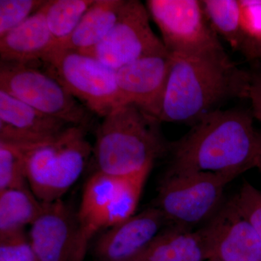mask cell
Instances as JSON below:
<instances>
[{"label":"cell","mask_w":261,"mask_h":261,"mask_svg":"<svg viewBox=\"0 0 261 261\" xmlns=\"http://www.w3.org/2000/svg\"><path fill=\"white\" fill-rule=\"evenodd\" d=\"M168 224L155 206L108 228L94 246L98 261H135Z\"/></svg>","instance_id":"13"},{"label":"cell","mask_w":261,"mask_h":261,"mask_svg":"<svg viewBox=\"0 0 261 261\" xmlns=\"http://www.w3.org/2000/svg\"><path fill=\"white\" fill-rule=\"evenodd\" d=\"M239 3L244 39L241 53L252 60L254 51L261 43V0H239Z\"/></svg>","instance_id":"24"},{"label":"cell","mask_w":261,"mask_h":261,"mask_svg":"<svg viewBox=\"0 0 261 261\" xmlns=\"http://www.w3.org/2000/svg\"><path fill=\"white\" fill-rule=\"evenodd\" d=\"M247 99L251 102L252 116L261 123V72L250 73Z\"/></svg>","instance_id":"28"},{"label":"cell","mask_w":261,"mask_h":261,"mask_svg":"<svg viewBox=\"0 0 261 261\" xmlns=\"http://www.w3.org/2000/svg\"><path fill=\"white\" fill-rule=\"evenodd\" d=\"M171 62L169 53L153 55L116 70L121 106L134 105L159 121Z\"/></svg>","instance_id":"12"},{"label":"cell","mask_w":261,"mask_h":261,"mask_svg":"<svg viewBox=\"0 0 261 261\" xmlns=\"http://www.w3.org/2000/svg\"><path fill=\"white\" fill-rule=\"evenodd\" d=\"M33 147L0 142V192L29 187L25 166Z\"/></svg>","instance_id":"23"},{"label":"cell","mask_w":261,"mask_h":261,"mask_svg":"<svg viewBox=\"0 0 261 261\" xmlns=\"http://www.w3.org/2000/svg\"><path fill=\"white\" fill-rule=\"evenodd\" d=\"M0 261H39L25 231L0 238Z\"/></svg>","instance_id":"27"},{"label":"cell","mask_w":261,"mask_h":261,"mask_svg":"<svg viewBox=\"0 0 261 261\" xmlns=\"http://www.w3.org/2000/svg\"><path fill=\"white\" fill-rule=\"evenodd\" d=\"M146 7L169 54H198L224 48L206 20L200 0H147Z\"/></svg>","instance_id":"8"},{"label":"cell","mask_w":261,"mask_h":261,"mask_svg":"<svg viewBox=\"0 0 261 261\" xmlns=\"http://www.w3.org/2000/svg\"><path fill=\"white\" fill-rule=\"evenodd\" d=\"M207 23L216 35L228 43L233 50L243 49L244 39L240 27L239 0H201Z\"/></svg>","instance_id":"20"},{"label":"cell","mask_w":261,"mask_h":261,"mask_svg":"<svg viewBox=\"0 0 261 261\" xmlns=\"http://www.w3.org/2000/svg\"><path fill=\"white\" fill-rule=\"evenodd\" d=\"M0 89L70 126L88 125V110L37 65L0 62Z\"/></svg>","instance_id":"7"},{"label":"cell","mask_w":261,"mask_h":261,"mask_svg":"<svg viewBox=\"0 0 261 261\" xmlns=\"http://www.w3.org/2000/svg\"><path fill=\"white\" fill-rule=\"evenodd\" d=\"M68 126L0 89V142L39 145L53 140Z\"/></svg>","instance_id":"14"},{"label":"cell","mask_w":261,"mask_h":261,"mask_svg":"<svg viewBox=\"0 0 261 261\" xmlns=\"http://www.w3.org/2000/svg\"><path fill=\"white\" fill-rule=\"evenodd\" d=\"M171 58L160 123L192 126L229 99H247L250 72L239 68L224 48Z\"/></svg>","instance_id":"2"},{"label":"cell","mask_w":261,"mask_h":261,"mask_svg":"<svg viewBox=\"0 0 261 261\" xmlns=\"http://www.w3.org/2000/svg\"><path fill=\"white\" fill-rule=\"evenodd\" d=\"M207 260L203 228L168 226L135 261Z\"/></svg>","instance_id":"17"},{"label":"cell","mask_w":261,"mask_h":261,"mask_svg":"<svg viewBox=\"0 0 261 261\" xmlns=\"http://www.w3.org/2000/svg\"><path fill=\"white\" fill-rule=\"evenodd\" d=\"M252 60H259V61H261V43L257 46L255 51H254Z\"/></svg>","instance_id":"29"},{"label":"cell","mask_w":261,"mask_h":261,"mask_svg":"<svg viewBox=\"0 0 261 261\" xmlns=\"http://www.w3.org/2000/svg\"><path fill=\"white\" fill-rule=\"evenodd\" d=\"M124 176L95 171L86 184L80 207L76 212L80 228L78 245L80 261L84 260L89 243L94 235L104 228L108 207Z\"/></svg>","instance_id":"15"},{"label":"cell","mask_w":261,"mask_h":261,"mask_svg":"<svg viewBox=\"0 0 261 261\" xmlns=\"http://www.w3.org/2000/svg\"><path fill=\"white\" fill-rule=\"evenodd\" d=\"M232 179L210 172H168L155 200L168 226L194 229L208 222L224 203L225 187Z\"/></svg>","instance_id":"5"},{"label":"cell","mask_w":261,"mask_h":261,"mask_svg":"<svg viewBox=\"0 0 261 261\" xmlns=\"http://www.w3.org/2000/svg\"><path fill=\"white\" fill-rule=\"evenodd\" d=\"M161 123L134 105L118 106L102 118L92 159L96 171L123 176L152 168L169 153Z\"/></svg>","instance_id":"3"},{"label":"cell","mask_w":261,"mask_h":261,"mask_svg":"<svg viewBox=\"0 0 261 261\" xmlns=\"http://www.w3.org/2000/svg\"><path fill=\"white\" fill-rule=\"evenodd\" d=\"M202 227L207 260L261 261V240L232 199Z\"/></svg>","instance_id":"10"},{"label":"cell","mask_w":261,"mask_h":261,"mask_svg":"<svg viewBox=\"0 0 261 261\" xmlns=\"http://www.w3.org/2000/svg\"><path fill=\"white\" fill-rule=\"evenodd\" d=\"M42 205L29 187L0 192V238L25 231L40 214Z\"/></svg>","instance_id":"19"},{"label":"cell","mask_w":261,"mask_h":261,"mask_svg":"<svg viewBox=\"0 0 261 261\" xmlns=\"http://www.w3.org/2000/svg\"><path fill=\"white\" fill-rule=\"evenodd\" d=\"M45 0H0V37L17 28L40 10Z\"/></svg>","instance_id":"25"},{"label":"cell","mask_w":261,"mask_h":261,"mask_svg":"<svg viewBox=\"0 0 261 261\" xmlns=\"http://www.w3.org/2000/svg\"><path fill=\"white\" fill-rule=\"evenodd\" d=\"M256 168L260 171L261 173V147L260 150V153H259L258 159H257V162L256 165Z\"/></svg>","instance_id":"30"},{"label":"cell","mask_w":261,"mask_h":261,"mask_svg":"<svg viewBox=\"0 0 261 261\" xmlns=\"http://www.w3.org/2000/svg\"><path fill=\"white\" fill-rule=\"evenodd\" d=\"M92 152L82 126H68L53 140L34 146L25 166L31 190L42 202L61 200L82 176Z\"/></svg>","instance_id":"4"},{"label":"cell","mask_w":261,"mask_h":261,"mask_svg":"<svg viewBox=\"0 0 261 261\" xmlns=\"http://www.w3.org/2000/svg\"><path fill=\"white\" fill-rule=\"evenodd\" d=\"M251 111L218 109L200 118L176 142H170L168 172H210L234 179L256 168L261 132Z\"/></svg>","instance_id":"1"},{"label":"cell","mask_w":261,"mask_h":261,"mask_svg":"<svg viewBox=\"0 0 261 261\" xmlns=\"http://www.w3.org/2000/svg\"><path fill=\"white\" fill-rule=\"evenodd\" d=\"M77 213L62 200L43 202L28 233L39 261H80Z\"/></svg>","instance_id":"11"},{"label":"cell","mask_w":261,"mask_h":261,"mask_svg":"<svg viewBox=\"0 0 261 261\" xmlns=\"http://www.w3.org/2000/svg\"><path fill=\"white\" fill-rule=\"evenodd\" d=\"M152 168L127 175L108 207L104 228L112 227L135 214L146 180Z\"/></svg>","instance_id":"22"},{"label":"cell","mask_w":261,"mask_h":261,"mask_svg":"<svg viewBox=\"0 0 261 261\" xmlns=\"http://www.w3.org/2000/svg\"><path fill=\"white\" fill-rule=\"evenodd\" d=\"M126 0H94L61 49L87 53L105 39L118 21Z\"/></svg>","instance_id":"18"},{"label":"cell","mask_w":261,"mask_h":261,"mask_svg":"<svg viewBox=\"0 0 261 261\" xmlns=\"http://www.w3.org/2000/svg\"><path fill=\"white\" fill-rule=\"evenodd\" d=\"M150 18L143 3L126 0L118 21L107 37L84 53L116 70L144 57L168 53L162 39L152 31Z\"/></svg>","instance_id":"9"},{"label":"cell","mask_w":261,"mask_h":261,"mask_svg":"<svg viewBox=\"0 0 261 261\" xmlns=\"http://www.w3.org/2000/svg\"><path fill=\"white\" fill-rule=\"evenodd\" d=\"M56 48L46 21L44 5L17 28L0 37V62L38 65Z\"/></svg>","instance_id":"16"},{"label":"cell","mask_w":261,"mask_h":261,"mask_svg":"<svg viewBox=\"0 0 261 261\" xmlns=\"http://www.w3.org/2000/svg\"><path fill=\"white\" fill-rule=\"evenodd\" d=\"M207 261H216V260H207Z\"/></svg>","instance_id":"31"},{"label":"cell","mask_w":261,"mask_h":261,"mask_svg":"<svg viewBox=\"0 0 261 261\" xmlns=\"http://www.w3.org/2000/svg\"><path fill=\"white\" fill-rule=\"evenodd\" d=\"M42 63L44 70L59 81L89 112L103 118L121 106L116 70L94 57L56 48Z\"/></svg>","instance_id":"6"},{"label":"cell","mask_w":261,"mask_h":261,"mask_svg":"<svg viewBox=\"0 0 261 261\" xmlns=\"http://www.w3.org/2000/svg\"><path fill=\"white\" fill-rule=\"evenodd\" d=\"M238 210L251 224L261 240V191L245 181L238 193L231 197Z\"/></svg>","instance_id":"26"},{"label":"cell","mask_w":261,"mask_h":261,"mask_svg":"<svg viewBox=\"0 0 261 261\" xmlns=\"http://www.w3.org/2000/svg\"><path fill=\"white\" fill-rule=\"evenodd\" d=\"M94 0H47L44 5L46 21L57 48L68 42Z\"/></svg>","instance_id":"21"}]
</instances>
